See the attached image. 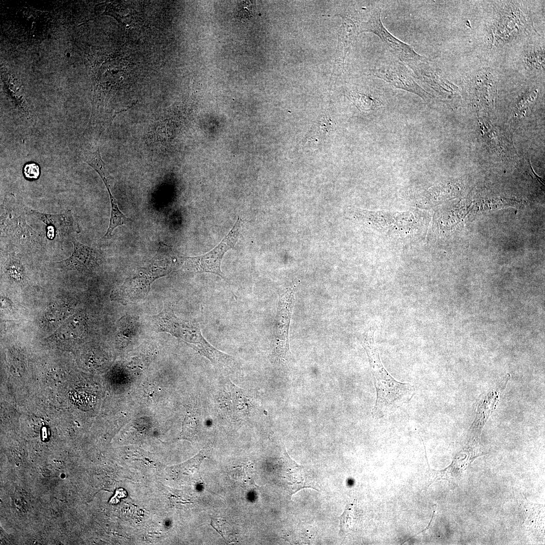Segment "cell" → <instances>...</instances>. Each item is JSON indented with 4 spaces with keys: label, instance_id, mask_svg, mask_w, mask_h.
<instances>
[{
    "label": "cell",
    "instance_id": "obj_14",
    "mask_svg": "<svg viewBox=\"0 0 545 545\" xmlns=\"http://www.w3.org/2000/svg\"><path fill=\"white\" fill-rule=\"evenodd\" d=\"M352 97L356 105L362 111L373 110L382 105L380 100L365 94L352 93Z\"/></svg>",
    "mask_w": 545,
    "mask_h": 545
},
{
    "label": "cell",
    "instance_id": "obj_15",
    "mask_svg": "<svg viewBox=\"0 0 545 545\" xmlns=\"http://www.w3.org/2000/svg\"><path fill=\"white\" fill-rule=\"evenodd\" d=\"M238 8V17L241 20L249 19L253 16L255 12L254 3L252 1H243Z\"/></svg>",
    "mask_w": 545,
    "mask_h": 545
},
{
    "label": "cell",
    "instance_id": "obj_8",
    "mask_svg": "<svg viewBox=\"0 0 545 545\" xmlns=\"http://www.w3.org/2000/svg\"><path fill=\"white\" fill-rule=\"evenodd\" d=\"M371 72L391 85L414 93L425 100L429 97L428 94L415 82L407 68L400 62L384 65L371 70Z\"/></svg>",
    "mask_w": 545,
    "mask_h": 545
},
{
    "label": "cell",
    "instance_id": "obj_4",
    "mask_svg": "<svg viewBox=\"0 0 545 545\" xmlns=\"http://www.w3.org/2000/svg\"><path fill=\"white\" fill-rule=\"evenodd\" d=\"M241 225L242 220L238 216L233 228L220 243L205 254L194 257L179 256L182 269L189 272L214 274L224 278L221 269V262L226 252L234 247L240 235Z\"/></svg>",
    "mask_w": 545,
    "mask_h": 545
},
{
    "label": "cell",
    "instance_id": "obj_17",
    "mask_svg": "<svg viewBox=\"0 0 545 545\" xmlns=\"http://www.w3.org/2000/svg\"><path fill=\"white\" fill-rule=\"evenodd\" d=\"M65 56H66V57H67V58H70V57H71V52H70L69 51H67V52H66L65 53Z\"/></svg>",
    "mask_w": 545,
    "mask_h": 545
},
{
    "label": "cell",
    "instance_id": "obj_13",
    "mask_svg": "<svg viewBox=\"0 0 545 545\" xmlns=\"http://www.w3.org/2000/svg\"><path fill=\"white\" fill-rule=\"evenodd\" d=\"M198 425L197 414L194 413L188 414L183 423L181 438L190 441L194 439L198 432Z\"/></svg>",
    "mask_w": 545,
    "mask_h": 545
},
{
    "label": "cell",
    "instance_id": "obj_3",
    "mask_svg": "<svg viewBox=\"0 0 545 545\" xmlns=\"http://www.w3.org/2000/svg\"><path fill=\"white\" fill-rule=\"evenodd\" d=\"M176 264L160 253L143 267L137 269L123 284L114 289L110 299L123 305L136 303L144 299L149 293L152 283L156 279L168 275Z\"/></svg>",
    "mask_w": 545,
    "mask_h": 545
},
{
    "label": "cell",
    "instance_id": "obj_6",
    "mask_svg": "<svg viewBox=\"0 0 545 545\" xmlns=\"http://www.w3.org/2000/svg\"><path fill=\"white\" fill-rule=\"evenodd\" d=\"M381 11L379 8H375L367 21L359 24V33L369 32L375 34L394 55L404 63L426 61L423 57L415 52L411 46L400 40L388 31L381 21Z\"/></svg>",
    "mask_w": 545,
    "mask_h": 545
},
{
    "label": "cell",
    "instance_id": "obj_9",
    "mask_svg": "<svg viewBox=\"0 0 545 545\" xmlns=\"http://www.w3.org/2000/svg\"><path fill=\"white\" fill-rule=\"evenodd\" d=\"M74 250L65 260L58 262L63 268L80 271L90 270L99 261V254L94 249L81 244L75 239H72Z\"/></svg>",
    "mask_w": 545,
    "mask_h": 545
},
{
    "label": "cell",
    "instance_id": "obj_7",
    "mask_svg": "<svg viewBox=\"0 0 545 545\" xmlns=\"http://www.w3.org/2000/svg\"><path fill=\"white\" fill-rule=\"evenodd\" d=\"M412 213H390L382 211H371L360 208L348 207L345 209V215L347 218L362 221L376 228L384 230H401L409 224H413L414 216Z\"/></svg>",
    "mask_w": 545,
    "mask_h": 545
},
{
    "label": "cell",
    "instance_id": "obj_5",
    "mask_svg": "<svg viewBox=\"0 0 545 545\" xmlns=\"http://www.w3.org/2000/svg\"><path fill=\"white\" fill-rule=\"evenodd\" d=\"M294 288H289L279 295L274 327L272 355L279 364L286 365L291 358L289 329L294 301Z\"/></svg>",
    "mask_w": 545,
    "mask_h": 545
},
{
    "label": "cell",
    "instance_id": "obj_1",
    "mask_svg": "<svg viewBox=\"0 0 545 545\" xmlns=\"http://www.w3.org/2000/svg\"><path fill=\"white\" fill-rule=\"evenodd\" d=\"M374 331L363 337L361 344L367 355L372 371L376 398L372 411L374 417L381 418L409 397L412 387L396 380L384 367L374 342Z\"/></svg>",
    "mask_w": 545,
    "mask_h": 545
},
{
    "label": "cell",
    "instance_id": "obj_11",
    "mask_svg": "<svg viewBox=\"0 0 545 545\" xmlns=\"http://www.w3.org/2000/svg\"><path fill=\"white\" fill-rule=\"evenodd\" d=\"M33 212L48 226L47 236L49 239L53 238L56 231L59 232L61 235L69 232H79L78 225L70 211L57 215L43 214L34 211Z\"/></svg>",
    "mask_w": 545,
    "mask_h": 545
},
{
    "label": "cell",
    "instance_id": "obj_12",
    "mask_svg": "<svg viewBox=\"0 0 545 545\" xmlns=\"http://www.w3.org/2000/svg\"><path fill=\"white\" fill-rule=\"evenodd\" d=\"M83 319L79 315L71 317L57 330L54 336L62 340H70L82 336L85 330Z\"/></svg>",
    "mask_w": 545,
    "mask_h": 545
},
{
    "label": "cell",
    "instance_id": "obj_2",
    "mask_svg": "<svg viewBox=\"0 0 545 545\" xmlns=\"http://www.w3.org/2000/svg\"><path fill=\"white\" fill-rule=\"evenodd\" d=\"M155 330L168 333L183 342L219 367L233 364L234 358L214 347L203 336L199 323L182 319L171 309H164L152 317Z\"/></svg>",
    "mask_w": 545,
    "mask_h": 545
},
{
    "label": "cell",
    "instance_id": "obj_16",
    "mask_svg": "<svg viewBox=\"0 0 545 545\" xmlns=\"http://www.w3.org/2000/svg\"><path fill=\"white\" fill-rule=\"evenodd\" d=\"M23 174L28 180H36L40 175V168L35 163H28L24 167Z\"/></svg>",
    "mask_w": 545,
    "mask_h": 545
},
{
    "label": "cell",
    "instance_id": "obj_10",
    "mask_svg": "<svg viewBox=\"0 0 545 545\" xmlns=\"http://www.w3.org/2000/svg\"><path fill=\"white\" fill-rule=\"evenodd\" d=\"M343 22L339 35L337 56L334 71L341 73L344 60L356 35L359 34V24L348 16H342Z\"/></svg>",
    "mask_w": 545,
    "mask_h": 545
}]
</instances>
